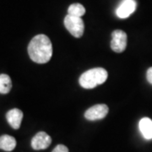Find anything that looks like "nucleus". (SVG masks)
I'll use <instances>...</instances> for the list:
<instances>
[{"mask_svg": "<svg viewBox=\"0 0 152 152\" xmlns=\"http://www.w3.org/2000/svg\"><path fill=\"white\" fill-rule=\"evenodd\" d=\"M136 8L135 0H123L116 10V15L119 19H126L135 11Z\"/></svg>", "mask_w": 152, "mask_h": 152, "instance_id": "nucleus-6", "label": "nucleus"}, {"mask_svg": "<svg viewBox=\"0 0 152 152\" xmlns=\"http://www.w3.org/2000/svg\"><path fill=\"white\" fill-rule=\"evenodd\" d=\"M108 111V107L105 104L95 105L85 113V118L90 121L102 119L107 115Z\"/></svg>", "mask_w": 152, "mask_h": 152, "instance_id": "nucleus-5", "label": "nucleus"}, {"mask_svg": "<svg viewBox=\"0 0 152 152\" xmlns=\"http://www.w3.org/2000/svg\"><path fill=\"white\" fill-rule=\"evenodd\" d=\"M12 81L10 76L5 74L0 75V94H8L11 91Z\"/></svg>", "mask_w": 152, "mask_h": 152, "instance_id": "nucleus-11", "label": "nucleus"}, {"mask_svg": "<svg viewBox=\"0 0 152 152\" xmlns=\"http://www.w3.org/2000/svg\"><path fill=\"white\" fill-rule=\"evenodd\" d=\"M52 139L45 132H39L33 137L31 140V147L36 151L45 150L51 145Z\"/></svg>", "mask_w": 152, "mask_h": 152, "instance_id": "nucleus-7", "label": "nucleus"}, {"mask_svg": "<svg viewBox=\"0 0 152 152\" xmlns=\"http://www.w3.org/2000/svg\"><path fill=\"white\" fill-rule=\"evenodd\" d=\"M146 78H147V80H148V82L152 85V67L151 68H150V69L147 70Z\"/></svg>", "mask_w": 152, "mask_h": 152, "instance_id": "nucleus-14", "label": "nucleus"}, {"mask_svg": "<svg viewBox=\"0 0 152 152\" xmlns=\"http://www.w3.org/2000/svg\"><path fill=\"white\" fill-rule=\"evenodd\" d=\"M127 47V34L121 30H116L112 33L111 48L115 53H123Z\"/></svg>", "mask_w": 152, "mask_h": 152, "instance_id": "nucleus-4", "label": "nucleus"}, {"mask_svg": "<svg viewBox=\"0 0 152 152\" xmlns=\"http://www.w3.org/2000/svg\"><path fill=\"white\" fill-rule=\"evenodd\" d=\"M52 152H69V149L64 145H58L55 147Z\"/></svg>", "mask_w": 152, "mask_h": 152, "instance_id": "nucleus-13", "label": "nucleus"}, {"mask_svg": "<svg viewBox=\"0 0 152 152\" xmlns=\"http://www.w3.org/2000/svg\"><path fill=\"white\" fill-rule=\"evenodd\" d=\"M28 53L33 62L46 64L53 56V45L46 35L40 34L31 39L28 46Z\"/></svg>", "mask_w": 152, "mask_h": 152, "instance_id": "nucleus-1", "label": "nucleus"}, {"mask_svg": "<svg viewBox=\"0 0 152 152\" xmlns=\"http://www.w3.org/2000/svg\"><path fill=\"white\" fill-rule=\"evenodd\" d=\"M6 118L9 124L14 129H18L21 124L23 113L21 110L18 108L11 109L6 114Z\"/></svg>", "mask_w": 152, "mask_h": 152, "instance_id": "nucleus-8", "label": "nucleus"}, {"mask_svg": "<svg viewBox=\"0 0 152 152\" xmlns=\"http://www.w3.org/2000/svg\"><path fill=\"white\" fill-rule=\"evenodd\" d=\"M107 71L102 68H95L83 73L80 77V85L85 89H93L103 84L107 79Z\"/></svg>", "mask_w": 152, "mask_h": 152, "instance_id": "nucleus-2", "label": "nucleus"}, {"mask_svg": "<svg viewBox=\"0 0 152 152\" xmlns=\"http://www.w3.org/2000/svg\"><path fill=\"white\" fill-rule=\"evenodd\" d=\"M142 135L146 140H152V120L149 118H143L139 124Z\"/></svg>", "mask_w": 152, "mask_h": 152, "instance_id": "nucleus-9", "label": "nucleus"}, {"mask_svg": "<svg viewBox=\"0 0 152 152\" xmlns=\"http://www.w3.org/2000/svg\"><path fill=\"white\" fill-rule=\"evenodd\" d=\"M16 146V140L14 137L8 134L0 136V149L5 151H12Z\"/></svg>", "mask_w": 152, "mask_h": 152, "instance_id": "nucleus-10", "label": "nucleus"}, {"mask_svg": "<svg viewBox=\"0 0 152 152\" xmlns=\"http://www.w3.org/2000/svg\"><path fill=\"white\" fill-rule=\"evenodd\" d=\"M64 26L73 37L76 38L81 37L84 34L85 25L80 17H75L67 15L64 18Z\"/></svg>", "mask_w": 152, "mask_h": 152, "instance_id": "nucleus-3", "label": "nucleus"}, {"mask_svg": "<svg viewBox=\"0 0 152 152\" xmlns=\"http://www.w3.org/2000/svg\"><path fill=\"white\" fill-rule=\"evenodd\" d=\"M86 13L85 7L80 4H73L68 9V15L81 18Z\"/></svg>", "mask_w": 152, "mask_h": 152, "instance_id": "nucleus-12", "label": "nucleus"}]
</instances>
